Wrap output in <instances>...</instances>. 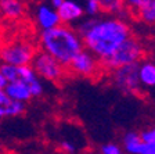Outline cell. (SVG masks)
I'll return each mask as SVG.
<instances>
[{"instance_id": "cell-1", "label": "cell", "mask_w": 155, "mask_h": 154, "mask_svg": "<svg viewBox=\"0 0 155 154\" xmlns=\"http://www.w3.org/2000/svg\"><path fill=\"white\" fill-rule=\"evenodd\" d=\"M75 29L83 40L84 49L90 50L100 61L108 58L118 46L132 35V26L126 17L97 15L82 17Z\"/></svg>"}, {"instance_id": "cell-2", "label": "cell", "mask_w": 155, "mask_h": 154, "mask_svg": "<svg viewBox=\"0 0 155 154\" xmlns=\"http://www.w3.org/2000/svg\"><path fill=\"white\" fill-rule=\"evenodd\" d=\"M38 47L51 54L62 65L68 67L71 60L84 46L74 25L58 24L57 26L39 31Z\"/></svg>"}, {"instance_id": "cell-3", "label": "cell", "mask_w": 155, "mask_h": 154, "mask_svg": "<svg viewBox=\"0 0 155 154\" xmlns=\"http://www.w3.org/2000/svg\"><path fill=\"white\" fill-rule=\"evenodd\" d=\"M145 57V46L139 38L130 35L125 39L108 58L101 61L104 70L111 71L114 68L127 64H136Z\"/></svg>"}, {"instance_id": "cell-4", "label": "cell", "mask_w": 155, "mask_h": 154, "mask_svg": "<svg viewBox=\"0 0 155 154\" xmlns=\"http://www.w3.org/2000/svg\"><path fill=\"white\" fill-rule=\"evenodd\" d=\"M36 43L25 38L10 39L2 43V63L19 65H29L38 50Z\"/></svg>"}, {"instance_id": "cell-5", "label": "cell", "mask_w": 155, "mask_h": 154, "mask_svg": "<svg viewBox=\"0 0 155 154\" xmlns=\"http://www.w3.org/2000/svg\"><path fill=\"white\" fill-rule=\"evenodd\" d=\"M31 65L40 79L47 80L50 84H60L68 74V70L65 65H62L51 54H48L40 49L36 50Z\"/></svg>"}, {"instance_id": "cell-6", "label": "cell", "mask_w": 155, "mask_h": 154, "mask_svg": "<svg viewBox=\"0 0 155 154\" xmlns=\"http://www.w3.org/2000/svg\"><path fill=\"white\" fill-rule=\"evenodd\" d=\"M68 72L72 75L81 78H87V79H97L103 75V65L101 61L94 56L90 50L82 49L76 56L71 60V63L67 67Z\"/></svg>"}, {"instance_id": "cell-7", "label": "cell", "mask_w": 155, "mask_h": 154, "mask_svg": "<svg viewBox=\"0 0 155 154\" xmlns=\"http://www.w3.org/2000/svg\"><path fill=\"white\" fill-rule=\"evenodd\" d=\"M110 79L114 86L125 94H139L141 92L137 75V63L111 70Z\"/></svg>"}, {"instance_id": "cell-8", "label": "cell", "mask_w": 155, "mask_h": 154, "mask_svg": "<svg viewBox=\"0 0 155 154\" xmlns=\"http://www.w3.org/2000/svg\"><path fill=\"white\" fill-rule=\"evenodd\" d=\"M31 14H32L33 24L39 31H45V29L53 28V26H57L58 24H61L57 9H54L47 0L35 2Z\"/></svg>"}, {"instance_id": "cell-9", "label": "cell", "mask_w": 155, "mask_h": 154, "mask_svg": "<svg viewBox=\"0 0 155 154\" xmlns=\"http://www.w3.org/2000/svg\"><path fill=\"white\" fill-rule=\"evenodd\" d=\"M28 14L26 0H0V19L7 22H19Z\"/></svg>"}, {"instance_id": "cell-10", "label": "cell", "mask_w": 155, "mask_h": 154, "mask_svg": "<svg viewBox=\"0 0 155 154\" xmlns=\"http://www.w3.org/2000/svg\"><path fill=\"white\" fill-rule=\"evenodd\" d=\"M57 11L61 24L67 25H75L82 17H84L83 4L78 0H64L57 7Z\"/></svg>"}, {"instance_id": "cell-11", "label": "cell", "mask_w": 155, "mask_h": 154, "mask_svg": "<svg viewBox=\"0 0 155 154\" xmlns=\"http://www.w3.org/2000/svg\"><path fill=\"white\" fill-rule=\"evenodd\" d=\"M26 110V103H21L10 99L4 89H0V121L6 118L22 115Z\"/></svg>"}, {"instance_id": "cell-12", "label": "cell", "mask_w": 155, "mask_h": 154, "mask_svg": "<svg viewBox=\"0 0 155 154\" xmlns=\"http://www.w3.org/2000/svg\"><path fill=\"white\" fill-rule=\"evenodd\" d=\"M137 75L141 90H155V60L141 58L137 63Z\"/></svg>"}, {"instance_id": "cell-13", "label": "cell", "mask_w": 155, "mask_h": 154, "mask_svg": "<svg viewBox=\"0 0 155 154\" xmlns=\"http://www.w3.org/2000/svg\"><path fill=\"white\" fill-rule=\"evenodd\" d=\"M3 89L10 99L17 100V101L29 103L32 100V93H31L29 85L21 79L10 80V82H7V84L4 85Z\"/></svg>"}, {"instance_id": "cell-14", "label": "cell", "mask_w": 155, "mask_h": 154, "mask_svg": "<svg viewBox=\"0 0 155 154\" xmlns=\"http://www.w3.org/2000/svg\"><path fill=\"white\" fill-rule=\"evenodd\" d=\"M143 140L140 138V133L134 131L126 132L125 135L122 136V150L126 151L129 154H139L140 146H141Z\"/></svg>"}, {"instance_id": "cell-15", "label": "cell", "mask_w": 155, "mask_h": 154, "mask_svg": "<svg viewBox=\"0 0 155 154\" xmlns=\"http://www.w3.org/2000/svg\"><path fill=\"white\" fill-rule=\"evenodd\" d=\"M101 6V11L104 14H111V15H120L126 17L129 14L123 6L122 0H97Z\"/></svg>"}, {"instance_id": "cell-16", "label": "cell", "mask_w": 155, "mask_h": 154, "mask_svg": "<svg viewBox=\"0 0 155 154\" xmlns=\"http://www.w3.org/2000/svg\"><path fill=\"white\" fill-rule=\"evenodd\" d=\"M141 22L147 24V25L155 26V0H148L147 3H144L137 13L134 14Z\"/></svg>"}, {"instance_id": "cell-17", "label": "cell", "mask_w": 155, "mask_h": 154, "mask_svg": "<svg viewBox=\"0 0 155 154\" xmlns=\"http://www.w3.org/2000/svg\"><path fill=\"white\" fill-rule=\"evenodd\" d=\"M0 72L7 82L18 79V67L8 63H0Z\"/></svg>"}, {"instance_id": "cell-18", "label": "cell", "mask_w": 155, "mask_h": 154, "mask_svg": "<svg viewBox=\"0 0 155 154\" xmlns=\"http://www.w3.org/2000/svg\"><path fill=\"white\" fill-rule=\"evenodd\" d=\"M83 11H84V15H89V17H97L103 13L100 3L97 0H84Z\"/></svg>"}, {"instance_id": "cell-19", "label": "cell", "mask_w": 155, "mask_h": 154, "mask_svg": "<svg viewBox=\"0 0 155 154\" xmlns=\"http://www.w3.org/2000/svg\"><path fill=\"white\" fill-rule=\"evenodd\" d=\"M98 151H100L101 154H120V153H123L122 146L115 143V142H110V143L101 145Z\"/></svg>"}, {"instance_id": "cell-20", "label": "cell", "mask_w": 155, "mask_h": 154, "mask_svg": "<svg viewBox=\"0 0 155 154\" xmlns=\"http://www.w3.org/2000/svg\"><path fill=\"white\" fill-rule=\"evenodd\" d=\"M123 2V6H125L126 11L129 14H136L137 10L143 6L144 3H147L148 0H122Z\"/></svg>"}, {"instance_id": "cell-21", "label": "cell", "mask_w": 155, "mask_h": 154, "mask_svg": "<svg viewBox=\"0 0 155 154\" xmlns=\"http://www.w3.org/2000/svg\"><path fill=\"white\" fill-rule=\"evenodd\" d=\"M58 149L61 151H65V153H75V151H78L76 145L71 140H67V139H65V140H61L58 143Z\"/></svg>"}, {"instance_id": "cell-22", "label": "cell", "mask_w": 155, "mask_h": 154, "mask_svg": "<svg viewBox=\"0 0 155 154\" xmlns=\"http://www.w3.org/2000/svg\"><path fill=\"white\" fill-rule=\"evenodd\" d=\"M140 138H141L143 142H147V143H155V126L143 131L141 133H140Z\"/></svg>"}, {"instance_id": "cell-23", "label": "cell", "mask_w": 155, "mask_h": 154, "mask_svg": "<svg viewBox=\"0 0 155 154\" xmlns=\"http://www.w3.org/2000/svg\"><path fill=\"white\" fill-rule=\"evenodd\" d=\"M139 154H155V143H147L143 142L140 146Z\"/></svg>"}, {"instance_id": "cell-24", "label": "cell", "mask_w": 155, "mask_h": 154, "mask_svg": "<svg viewBox=\"0 0 155 154\" xmlns=\"http://www.w3.org/2000/svg\"><path fill=\"white\" fill-rule=\"evenodd\" d=\"M47 2H48L50 4H51V6L54 7V9H57V7L60 6V4H61L62 2H64V0H47Z\"/></svg>"}, {"instance_id": "cell-25", "label": "cell", "mask_w": 155, "mask_h": 154, "mask_svg": "<svg viewBox=\"0 0 155 154\" xmlns=\"http://www.w3.org/2000/svg\"><path fill=\"white\" fill-rule=\"evenodd\" d=\"M6 84H7V80L4 79V77L2 75V72H0V89H3L4 85H6Z\"/></svg>"}, {"instance_id": "cell-26", "label": "cell", "mask_w": 155, "mask_h": 154, "mask_svg": "<svg viewBox=\"0 0 155 154\" xmlns=\"http://www.w3.org/2000/svg\"><path fill=\"white\" fill-rule=\"evenodd\" d=\"M0 63H2V42H0Z\"/></svg>"}]
</instances>
